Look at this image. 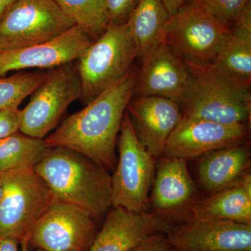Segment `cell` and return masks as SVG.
<instances>
[{
  "label": "cell",
  "instance_id": "obj_15",
  "mask_svg": "<svg viewBox=\"0 0 251 251\" xmlns=\"http://www.w3.org/2000/svg\"><path fill=\"white\" fill-rule=\"evenodd\" d=\"M126 111L147 151L154 158L163 155L170 136L183 116L179 104L164 97L133 96Z\"/></svg>",
  "mask_w": 251,
  "mask_h": 251
},
{
  "label": "cell",
  "instance_id": "obj_32",
  "mask_svg": "<svg viewBox=\"0 0 251 251\" xmlns=\"http://www.w3.org/2000/svg\"><path fill=\"white\" fill-rule=\"evenodd\" d=\"M20 245L21 247V251H31L29 248V239H28L27 232L25 234L24 237L20 241ZM36 251H44L41 249H37Z\"/></svg>",
  "mask_w": 251,
  "mask_h": 251
},
{
  "label": "cell",
  "instance_id": "obj_16",
  "mask_svg": "<svg viewBox=\"0 0 251 251\" xmlns=\"http://www.w3.org/2000/svg\"><path fill=\"white\" fill-rule=\"evenodd\" d=\"M140 59L134 96L164 97L179 103L191 76L187 64L165 41Z\"/></svg>",
  "mask_w": 251,
  "mask_h": 251
},
{
  "label": "cell",
  "instance_id": "obj_12",
  "mask_svg": "<svg viewBox=\"0 0 251 251\" xmlns=\"http://www.w3.org/2000/svg\"><path fill=\"white\" fill-rule=\"evenodd\" d=\"M248 135V123L223 125L182 116L168 140L163 155L192 159L214 150L241 145Z\"/></svg>",
  "mask_w": 251,
  "mask_h": 251
},
{
  "label": "cell",
  "instance_id": "obj_35",
  "mask_svg": "<svg viewBox=\"0 0 251 251\" xmlns=\"http://www.w3.org/2000/svg\"></svg>",
  "mask_w": 251,
  "mask_h": 251
},
{
  "label": "cell",
  "instance_id": "obj_1",
  "mask_svg": "<svg viewBox=\"0 0 251 251\" xmlns=\"http://www.w3.org/2000/svg\"><path fill=\"white\" fill-rule=\"evenodd\" d=\"M138 69L129 72L78 112L66 118L44 140L49 148L82 153L108 170L116 163V142L127 106L134 96Z\"/></svg>",
  "mask_w": 251,
  "mask_h": 251
},
{
  "label": "cell",
  "instance_id": "obj_19",
  "mask_svg": "<svg viewBox=\"0 0 251 251\" xmlns=\"http://www.w3.org/2000/svg\"><path fill=\"white\" fill-rule=\"evenodd\" d=\"M251 153L241 145L219 149L203 155L198 166L200 183L206 192L215 193L237 182L249 173Z\"/></svg>",
  "mask_w": 251,
  "mask_h": 251
},
{
  "label": "cell",
  "instance_id": "obj_33",
  "mask_svg": "<svg viewBox=\"0 0 251 251\" xmlns=\"http://www.w3.org/2000/svg\"><path fill=\"white\" fill-rule=\"evenodd\" d=\"M1 179H0V196H1Z\"/></svg>",
  "mask_w": 251,
  "mask_h": 251
},
{
  "label": "cell",
  "instance_id": "obj_3",
  "mask_svg": "<svg viewBox=\"0 0 251 251\" xmlns=\"http://www.w3.org/2000/svg\"><path fill=\"white\" fill-rule=\"evenodd\" d=\"M189 69V82L179 102L183 116L223 125L248 123L251 113V83L232 76L216 64Z\"/></svg>",
  "mask_w": 251,
  "mask_h": 251
},
{
  "label": "cell",
  "instance_id": "obj_8",
  "mask_svg": "<svg viewBox=\"0 0 251 251\" xmlns=\"http://www.w3.org/2000/svg\"><path fill=\"white\" fill-rule=\"evenodd\" d=\"M0 237L21 241L54 198L34 170L0 174Z\"/></svg>",
  "mask_w": 251,
  "mask_h": 251
},
{
  "label": "cell",
  "instance_id": "obj_26",
  "mask_svg": "<svg viewBox=\"0 0 251 251\" xmlns=\"http://www.w3.org/2000/svg\"><path fill=\"white\" fill-rule=\"evenodd\" d=\"M139 0H106L109 23L126 22Z\"/></svg>",
  "mask_w": 251,
  "mask_h": 251
},
{
  "label": "cell",
  "instance_id": "obj_23",
  "mask_svg": "<svg viewBox=\"0 0 251 251\" xmlns=\"http://www.w3.org/2000/svg\"><path fill=\"white\" fill-rule=\"evenodd\" d=\"M75 25L87 29L96 39L109 25L106 0H54Z\"/></svg>",
  "mask_w": 251,
  "mask_h": 251
},
{
  "label": "cell",
  "instance_id": "obj_24",
  "mask_svg": "<svg viewBox=\"0 0 251 251\" xmlns=\"http://www.w3.org/2000/svg\"><path fill=\"white\" fill-rule=\"evenodd\" d=\"M48 73H25L0 77V110L18 108L41 85Z\"/></svg>",
  "mask_w": 251,
  "mask_h": 251
},
{
  "label": "cell",
  "instance_id": "obj_25",
  "mask_svg": "<svg viewBox=\"0 0 251 251\" xmlns=\"http://www.w3.org/2000/svg\"><path fill=\"white\" fill-rule=\"evenodd\" d=\"M220 23L230 27L234 20L251 0H191Z\"/></svg>",
  "mask_w": 251,
  "mask_h": 251
},
{
  "label": "cell",
  "instance_id": "obj_11",
  "mask_svg": "<svg viewBox=\"0 0 251 251\" xmlns=\"http://www.w3.org/2000/svg\"><path fill=\"white\" fill-rule=\"evenodd\" d=\"M78 25L53 39L36 45L2 51L0 54V77L12 71L55 69L77 60L96 41Z\"/></svg>",
  "mask_w": 251,
  "mask_h": 251
},
{
  "label": "cell",
  "instance_id": "obj_27",
  "mask_svg": "<svg viewBox=\"0 0 251 251\" xmlns=\"http://www.w3.org/2000/svg\"><path fill=\"white\" fill-rule=\"evenodd\" d=\"M128 251H178L173 245L166 233L151 234L134 246Z\"/></svg>",
  "mask_w": 251,
  "mask_h": 251
},
{
  "label": "cell",
  "instance_id": "obj_9",
  "mask_svg": "<svg viewBox=\"0 0 251 251\" xmlns=\"http://www.w3.org/2000/svg\"><path fill=\"white\" fill-rule=\"evenodd\" d=\"M31 95L29 103L21 110L20 131L44 140L57 126L70 104L80 99L82 87L76 64L52 69Z\"/></svg>",
  "mask_w": 251,
  "mask_h": 251
},
{
  "label": "cell",
  "instance_id": "obj_30",
  "mask_svg": "<svg viewBox=\"0 0 251 251\" xmlns=\"http://www.w3.org/2000/svg\"><path fill=\"white\" fill-rule=\"evenodd\" d=\"M171 16L174 15L184 4V0H162Z\"/></svg>",
  "mask_w": 251,
  "mask_h": 251
},
{
  "label": "cell",
  "instance_id": "obj_18",
  "mask_svg": "<svg viewBox=\"0 0 251 251\" xmlns=\"http://www.w3.org/2000/svg\"><path fill=\"white\" fill-rule=\"evenodd\" d=\"M188 221H232L251 224V174L198 201L185 218Z\"/></svg>",
  "mask_w": 251,
  "mask_h": 251
},
{
  "label": "cell",
  "instance_id": "obj_10",
  "mask_svg": "<svg viewBox=\"0 0 251 251\" xmlns=\"http://www.w3.org/2000/svg\"><path fill=\"white\" fill-rule=\"evenodd\" d=\"M94 216L53 200L27 232L29 245L44 251H88L98 233Z\"/></svg>",
  "mask_w": 251,
  "mask_h": 251
},
{
  "label": "cell",
  "instance_id": "obj_31",
  "mask_svg": "<svg viewBox=\"0 0 251 251\" xmlns=\"http://www.w3.org/2000/svg\"><path fill=\"white\" fill-rule=\"evenodd\" d=\"M16 0H0V20Z\"/></svg>",
  "mask_w": 251,
  "mask_h": 251
},
{
  "label": "cell",
  "instance_id": "obj_14",
  "mask_svg": "<svg viewBox=\"0 0 251 251\" xmlns=\"http://www.w3.org/2000/svg\"><path fill=\"white\" fill-rule=\"evenodd\" d=\"M197 195L188 171L187 160L165 156L155 173L152 191L149 198L153 213L172 224H181L191 206L197 202Z\"/></svg>",
  "mask_w": 251,
  "mask_h": 251
},
{
  "label": "cell",
  "instance_id": "obj_28",
  "mask_svg": "<svg viewBox=\"0 0 251 251\" xmlns=\"http://www.w3.org/2000/svg\"><path fill=\"white\" fill-rule=\"evenodd\" d=\"M21 121L19 108L0 110V139L19 132Z\"/></svg>",
  "mask_w": 251,
  "mask_h": 251
},
{
  "label": "cell",
  "instance_id": "obj_13",
  "mask_svg": "<svg viewBox=\"0 0 251 251\" xmlns=\"http://www.w3.org/2000/svg\"><path fill=\"white\" fill-rule=\"evenodd\" d=\"M166 235L178 251H251V224L188 221L173 225Z\"/></svg>",
  "mask_w": 251,
  "mask_h": 251
},
{
  "label": "cell",
  "instance_id": "obj_7",
  "mask_svg": "<svg viewBox=\"0 0 251 251\" xmlns=\"http://www.w3.org/2000/svg\"><path fill=\"white\" fill-rule=\"evenodd\" d=\"M54 0H16L0 20V49L41 44L75 25Z\"/></svg>",
  "mask_w": 251,
  "mask_h": 251
},
{
  "label": "cell",
  "instance_id": "obj_4",
  "mask_svg": "<svg viewBox=\"0 0 251 251\" xmlns=\"http://www.w3.org/2000/svg\"><path fill=\"white\" fill-rule=\"evenodd\" d=\"M139 57L138 46L126 22L109 23L108 27L77 59L85 104L122 78Z\"/></svg>",
  "mask_w": 251,
  "mask_h": 251
},
{
  "label": "cell",
  "instance_id": "obj_2",
  "mask_svg": "<svg viewBox=\"0 0 251 251\" xmlns=\"http://www.w3.org/2000/svg\"><path fill=\"white\" fill-rule=\"evenodd\" d=\"M34 171L56 201L82 208L94 217L112 206V177L108 169L82 153L49 148Z\"/></svg>",
  "mask_w": 251,
  "mask_h": 251
},
{
  "label": "cell",
  "instance_id": "obj_22",
  "mask_svg": "<svg viewBox=\"0 0 251 251\" xmlns=\"http://www.w3.org/2000/svg\"><path fill=\"white\" fill-rule=\"evenodd\" d=\"M49 147L43 139L19 132L0 139V174L34 170L44 158Z\"/></svg>",
  "mask_w": 251,
  "mask_h": 251
},
{
  "label": "cell",
  "instance_id": "obj_21",
  "mask_svg": "<svg viewBox=\"0 0 251 251\" xmlns=\"http://www.w3.org/2000/svg\"><path fill=\"white\" fill-rule=\"evenodd\" d=\"M162 0H139L126 21L142 59L165 41L171 18Z\"/></svg>",
  "mask_w": 251,
  "mask_h": 251
},
{
  "label": "cell",
  "instance_id": "obj_6",
  "mask_svg": "<svg viewBox=\"0 0 251 251\" xmlns=\"http://www.w3.org/2000/svg\"><path fill=\"white\" fill-rule=\"evenodd\" d=\"M120 132V158L111 176L112 206L144 212L156 173V158L140 143L127 111Z\"/></svg>",
  "mask_w": 251,
  "mask_h": 251
},
{
  "label": "cell",
  "instance_id": "obj_29",
  "mask_svg": "<svg viewBox=\"0 0 251 251\" xmlns=\"http://www.w3.org/2000/svg\"><path fill=\"white\" fill-rule=\"evenodd\" d=\"M20 242L11 237H0V251H18Z\"/></svg>",
  "mask_w": 251,
  "mask_h": 251
},
{
  "label": "cell",
  "instance_id": "obj_20",
  "mask_svg": "<svg viewBox=\"0 0 251 251\" xmlns=\"http://www.w3.org/2000/svg\"><path fill=\"white\" fill-rule=\"evenodd\" d=\"M232 76L251 82V1L234 20L215 63Z\"/></svg>",
  "mask_w": 251,
  "mask_h": 251
},
{
  "label": "cell",
  "instance_id": "obj_34",
  "mask_svg": "<svg viewBox=\"0 0 251 251\" xmlns=\"http://www.w3.org/2000/svg\"><path fill=\"white\" fill-rule=\"evenodd\" d=\"M1 52H2V51H1V49H0V54H1Z\"/></svg>",
  "mask_w": 251,
  "mask_h": 251
},
{
  "label": "cell",
  "instance_id": "obj_5",
  "mask_svg": "<svg viewBox=\"0 0 251 251\" xmlns=\"http://www.w3.org/2000/svg\"><path fill=\"white\" fill-rule=\"evenodd\" d=\"M229 28L191 1L171 16L165 42L188 67H209L215 63Z\"/></svg>",
  "mask_w": 251,
  "mask_h": 251
},
{
  "label": "cell",
  "instance_id": "obj_17",
  "mask_svg": "<svg viewBox=\"0 0 251 251\" xmlns=\"http://www.w3.org/2000/svg\"><path fill=\"white\" fill-rule=\"evenodd\" d=\"M173 224L154 213L113 207L88 251H128L151 234L167 233Z\"/></svg>",
  "mask_w": 251,
  "mask_h": 251
}]
</instances>
